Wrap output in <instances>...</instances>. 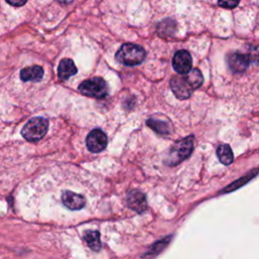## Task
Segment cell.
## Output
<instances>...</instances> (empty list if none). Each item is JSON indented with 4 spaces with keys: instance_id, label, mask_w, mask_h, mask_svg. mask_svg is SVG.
Masks as SVG:
<instances>
[{
    "instance_id": "6da1fadb",
    "label": "cell",
    "mask_w": 259,
    "mask_h": 259,
    "mask_svg": "<svg viewBox=\"0 0 259 259\" xmlns=\"http://www.w3.org/2000/svg\"><path fill=\"white\" fill-rule=\"evenodd\" d=\"M146 57L145 50L139 45L124 44L116 54V58L120 64L126 66H136L141 64Z\"/></svg>"
},
{
    "instance_id": "7a4b0ae2",
    "label": "cell",
    "mask_w": 259,
    "mask_h": 259,
    "mask_svg": "<svg viewBox=\"0 0 259 259\" xmlns=\"http://www.w3.org/2000/svg\"><path fill=\"white\" fill-rule=\"evenodd\" d=\"M49 129L47 118L37 117L30 118L22 130V136L28 142H37L43 139Z\"/></svg>"
},
{
    "instance_id": "3957f363",
    "label": "cell",
    "mask_w": 259,
    "mask_h": 259,
    "mask_svg": "<svg viewBox=\"0 0 259 259\" xmlns=\"http://www.w3.org/2000/svg\"><path fill=\"white\" fill-rule=\"evenodd\" d=\"M193 150V138L192 137H188L184 140H181L173 145L171 148L168 158L166 159V162L168 165H176L186 160Z\"/></svg>"
},
{
    "instance_id": "277c9868",
    "label": "cell",
    "mask_w": 259,
    "mask_h": 259,
    "mask_svg": "<svg viewBox=\"0 0 259 259\" xmlns=\"http://www.w3.org/2000/svg\"><path fill=\"white\" fill-rule=\"evenodd\" d=\"M80 93L88 97L104 98L108 95V84L101 77L84 80L78 87Z\"/></svg>"
},
{
    "instance_id": "5b68a950",
    "label": "cell",
    "mask_w": 259,
    "mask_h": 259,
    "mask_svg": "<svg viewBox=\"0 0 259 259\" xmlns=\"http://www.w3.org/2000/svg\"><path fill=\"white\" fill-rule=\"evenodd\" d=\"M86 146L93 153H99L108 146V137L100 129L93 130L86 138Z\"/></svg>"
},
{
    "instance_id": "8992f818",
    "label": "cell",
    "mask_w": 259,
    "mask_h": 259,
    "mask_svg": "<svg viewBox=\"0 0 259 259\" xmlns=\"http://www.w3.org/2000/svg\"><path fill=\"white\" fill-rule=\"evenodd\" d=\"M170 87L175 96L179 99L188 98L193 91L186 76L185 77H182V76H174L170 80Z\"/></svg>"
},
{
    "instance_id": "52a82bcc",
    "label": "cell",
    "mask_w": 259,
    "mask_h": 259,
    "mask_svg": "<svg viewBox=\"0 0 259 259\" xmlns=\"http://www.w3.org/2000/svg\"><path fill=\"white\" fill-rule=\"evenodd\" d=\"M172 65L174 70L181 75H187L191 71L192 67V59L190 54L186 50H180L175 53Z\"/></svg>"
},
{
    "instance_id": "ba28073f",
    "label": "cell",
    "mask_w": 259,
    "mask_h": 259,
    "mask_svg": "<svg viewBox=\"0 0 259 259\" xmlns=\"http://www.w3.org/2000/svg\"><path fill=\"white\" fill-rule=\"evenodd\" d=\"M127 205L130 209L139 214H142L148 208L146 195L138 189H133L128 192Z\"/></svg>"
},
{
    "instance_id": "9c48e42d",
    "label": "cell",
    "mask_w": 259,
    "mask_h": 259,
    "mask_svg": "<svg viewBox=\"0 0 259 259\" xmlns=\"http://www.w3.org/2000/svg\"><path fill=\"white\" fill-rule=\"evenodd\" d=\"M62 203L67 209L71 211H78L85 207L84 196L78 193L69 191V190H66L63 192Z\"/></svg>"
},
{
    "instance_id": "30bf717a",
    "label": "cell",
    "mask_w": 259,
    "mask_h": 259,
    "mask_svg": "<svg viewBox=\"0 0 259 259\" xmlns=\"http://www.w3.org/2000/svg\"><path fill=\"white\" fill-rule=\"evenodd\" d=\"M228 63H229V66L233 72L242 73L248 68L249 60L245 55L240 53H233L228 58Z\"/></svg>"
},
{
    "instance_id": "8fae6325",
    "label": "cell",
    "mask_w": 259,
    "mask_h": 259,
    "mask_svg": "<svg viewBox=\"0 0 259 259\" xmlns=\"http://www.w3.org/2000/svg\"><path fill=\"white\" fill-rule=\"evenodd\" d=\"M77 67L75 66L73 60L71 59H63L61 61L59 67H58V76L60 79L62 80H67L72 76H74L76 73H77Z\"/></svg>"
},
{
    "instance_id": "7c38bea8",
    "label": "cell",
    "mask_w": 259,
    "mask_h": 259,
    "mask_svg": "<svg viewBox=\"0 0 259 259\" xmlns=\"http://www.w3.org/2000/svg\"><path fill=\"white\" fill-rule=\"evenodd\" d=\"M44 76V69L39 65H34L30 67L24 68L21 71V79L24 82L26 81H34L38 82L43 79Z\"/></svg>"
},
{
    "instance_id": "4fadbf2b",
    "label": "cell",
    "mask_w": 259,
    "mask_h": 259,
    "mask_svg": "<svg viewBox=\"0 0 259 259\" xmlns=\"http://www.w3.org/2000/svg\"><path fill=\"white\" fill-rule=\"evenodd\" d=\"M147 125L160 135H168L171 133V125L169 121L162 120L157 118H150L147 120Z\"/></svg>"
},
{
    "instance_id": "5bb4252c",
    "label": "cell",
    "mask_w": 259,
    "mask_h": 259,
    "mask_svg": "<svg viewBox=\"0 0 259 259\" xmlns=\"http://www.w3.org/2000/svg\"><path fill=\"white\" fill-rule=\"evenodd\" d=\"M170 241H171V236L165 237V238L157 241L155 244H153L149 248V250L143 255V257L144 258H153V257L159 255L167 247V245L169 244Z\"/></svg>"
},
{
    "instance_id": "9a60e30c",
    "label": "cell",
    "mask_w": 259,
    "mask_h": 259,
    "mask_svg": "<svg viewBox=\"0 0 259 259\" xmlns=\"http://www.w3.org/2000/svg\"><path fill=\"white\" fill-rule=\"evenodd\" d=\"M83 238L91 250L99 251L101 249L100 234L98 231H93V230L85 231Z\"/></svg>"
},
{
    "instance_id": "2e32d148",
    "label": "cell",
    "mask_w": 259,
    "mask_h": 259,
    "mask_svg": "<svg viewBox=\"0 0 259 259\" xmlns=\"http://www.w3.org/2000/svg\"><path fill=\"white\" fill-rule=\"evenodd\" d=\"M217 155L224 165H230L234 160L233 151L228 145H220L217 149Z\"/></svg>"
},
{
    "instance_id": "e0dca14e",
    "label": "cell",
    "mask_w": 259,
    "mask_h": 259,
    "mask_svg": "<svg viewBox=\"0 0 259 259\" xmlns=\"http://www.w3.org/2000/svg\"><path fill=\"white\" fill-rule=\"evenodd\" d=\"M186 77L192 89L199 88L203 83V75L199 69H192L188 74H187Z\"/></svg>"
},
{
    "instance_id": "ac0fdd59",
    "label": "cell",
    "mask_w": 259,
    "mask_h": 259,
    "mask_svg": "<svg viewBox=\"0 0 259 259\" xmlns=\"http://www.w3.org/2000/svg\"><path fill=\"white\" fill-rule=\"evenodd\" d=\"M248 60L255 65H259V46H253L248 51Z\"/></svg>"
},
{
    "instance_id": "d6986e66",
    "label": "cell",
    "mask_w": 259,
    "mask_h": 259,
    "mask_svg": "<svg viewBox=\"0 0 259 259\" xmlns=\"http://www.w3.org/2000/svg\"><path fill=\"white\" fill-rule=\"evenodd\" d=\"M158 32H159V35L160 36H163L164 37V34L166 32V29H168L169 27H175V24L174 22H172L171 20H166L164 22H162L161 24H159V26H158Z\"/></svg>"
},
{
    "instance_id": "ffe728a7",
    "label": "cell",
    "mask_w": 259,
    "mask_h": 259,
    "mask_svg": "<svg viewBox=\"0 0 259 259\" xmlns=\"http://www.w3.org/2000/svg\"><path fill=\"white\" fill-rule=\"evenodd\" d=\"M218 4L225 8H234L235 6L239 4V2L238 1H220Z\"/></svg>"
},
{
    "instance_id": "44dd1931",
    "label": "cell",
    "mask_w": 259,
    "mask_h": 259,
    "mask_svg": "<svg viewBox=\"0 0 259 259\" xmlns=\"http://www.w3.org/2000/svg\"><path fill=\"white\" fill-rule=\"evenodd\" d=\"M9 5H12V6H15V7H20V6H23L26 3V1H6Z\"/></svg>"
}]
</instances>
